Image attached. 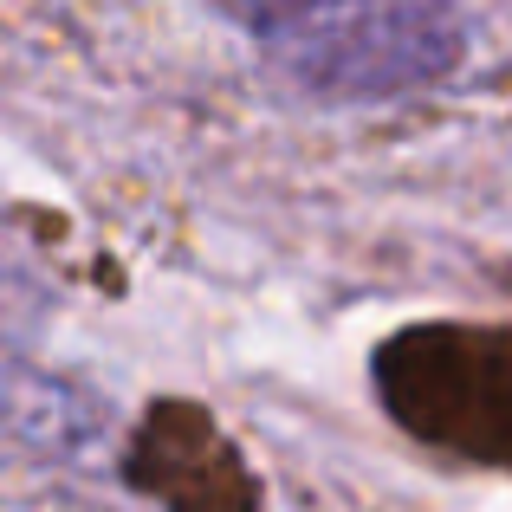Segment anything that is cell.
<instances>
[{
    "instance_id": "2",
    "label": "cell",
    "mask_w": 512,
    "mask_h": 512,
    "mask_svg": "<svg viewBox=\"0 0 512 512\" xmlns=\"http://www.w3.org/2000/svg\"><path fill=\"white\" fill-rule=\"evenodd\" d=\"M111 435V409L91 383L0 357V448L33 461H78Z\"/></svg>"
},
{
    "instance_id": "1",
    "label": "cell",
    "mask_w": 512,
    "mask_h": 512,
    "mask_svg": "<svg viewBox=\"0 0 512 512\" xmlns=\"http://www.w3.org/2000/svg\"><path fill=\"white\" fill-rule=\"evenodd\" d=\"M292 91L318 104H396L467 65L454 0H214Z\"/></svg>"
}]
</instances>
